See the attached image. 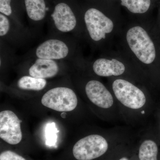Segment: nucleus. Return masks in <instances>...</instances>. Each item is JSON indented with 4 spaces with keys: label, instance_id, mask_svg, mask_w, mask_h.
<instances>
[{
    "label": "nucleus",
    "instance_id": "nucleus-1",
    "mask_svg": "<svg viewBox=\"0 0 160 160\" xmlns=\"http://www.w3.org/2000/svg\"><path fill=\"white\" fill-rule=\"evenodd\" d=\"M121 50L132 61L154 91L160 92V31L156 23L134 20L125 24Z\"/></svg>",
    "mask_w": 160,
    "mask_h": 160
},
{
    "label": "nucleus",
    "instance_id": "nucleus-2",
    "mask_svg": "<svg viewBox=\"0 0 160 160\" xmlns=\"http://www.w3.org/2000/svg\"><path fill=\"white\" fill-rule=\"evenodd\" d=\"M122 119L129 124L144 122L155 110L153 91L148 86L123 78H108V85Z\"/></svg>",
    "mask_w": 160,
    "mask_h": 160
},
{
    "label": "nucleus",
    "instance_id": "nucleus-3",
    "mask_svg": "<svg viewBox=\"0 0 160 160\" xmlns=\"http://www.w3.org/2000/svg\"><path fill=\"white\" fill-rule=\"evenodd\" d=\"M107 9L91 6L82 12L84 40L94 50L102 52L119 37L125 25L117 12Z\"/></svg>",
    "mask_w": 160,
    "mask_h": 160
},
{
    "label": "nucleus",
    "instance_id": "nucleus-4",
    "mask_svg": "<svg viewBox=\"0 0 160 160\" xmlns=\"http://www.w3.org/2000/svg\"><path fill=\"white\" fill-rule=\"evenodd\" d=\"M73 64L92 72L97 77L125 78L152 89L131 59L121 49L117 51L107 49L92 61L85 59L82 56Z\"/></svg>",
    "mask_w": 160,
    "mask_h": 160
},
{
    "label": "nucleus",
    "instance_id": "nucleus-5",
    "mask_svg": "<svg viewBox=\"0 0 160 160\" xmlns=\"http://www.w3.org/2000/svg\"><path fill=\"white\" fill-rule=\"evenodd\" d=\"M82 55L77 39L67 35H51L28 52L23 59L39 58L73 62Z\"/></svg>",
    "mask_w": 160,
    "mask_h": 160
},
{
    "label": "nucleus",
    "instance_id": "nucleus-6",
    "mask_svg": "<svg viewBox=\"0 0 160 160\" xmlns=\"http://www.w3.org/2000/svg\"><path fill=\"white\" fill-rule=\"evenodd\" d=\"M51 35H72L78 40H84L82 14H78L67 2H58L50 16Z\"/></svg>",
    "mask_w": 160,
    "mask_h": 160
},
{
    "label": "nucleus",
    "instance_id": "nucleus-7",
    "mask_svg": "<svg viewBox=\"0 0 160 160\" xmlns=\"http://www.w3.org/2000/svg\"><path fill=\"white\" fill-rule=\"evenodd\" d=\"M127 134L120 129H109L104 134H92L78 141L72 149L74 158L78 160H92L106 154L110 142Z\"/></svg>",
    "mask_w": 160,
    "mask_h": 160
},
{
    "label": "nucleus",
    "instance_id": "nucleus-8",
    "mask_svg": "<svg viewBox=\"0 0 160 160\" xmlns=\"http://www.w3.org/2000/svg\"><path fill=\"white\" fill-rule=\"evenodd\" d=\"M83 89L88 100L104 112L107 121L115 122L122 119L111 90L98 78L87 79L83 85Z\"/></svg>",
    "mask_w": 160,
    "mask_h": 160
},
{
    "label": "nucleus",
    "instance_id": "nucleus-9",
    "mask_svg": "<svg viewBox=\"0 0 160 160\" xmlns=\"http://www.w3.org/2000/svg\"><path fill=\"white\" fill-rule=\"evenodd\" d=\"M43 106L59 112L74 110L78 106L77 96L71 88L59 86L49 89L42 98Z\"/></svg>",
    "mask_w": 160,
    "mask_h": 160
},
{
    "label": "nucleus",
    "instance_id": "nucleus-10",
    "mask_svg": "<svg viewBox=\"0 0 160 160\" xmlns=\"http://www.w3.org/2000/svg\"><path fill=\"white\" fill-rule=\"evenodd\" d=\"M31 32L26 27L17 24L8 17L0 13V40L17 48L24 46L30 40Z\"/></svg>",
    "mask_w": 160,
    "mask_h": 160
},
{
    "label": "nucleus",
    "instance_id": "nucleus-11",
    "mask_svg": "<svg viewBox=\"0 0 160 160\" xmlns=\"http://www.w3.org/2000/svg\"><path fill=\"white\" fill-rule=\"evenodd\" d=\"M22 65L26 66L29 76L44 79L54 78L60 73L65 61L33 58L23 59Z\"/></svg>",
    "mask_w": 160,
    "mask_h": 160
},
{
    "label": "nucleus",
    "instance_id": "nucleus-12",
    "mask_svg": "<svg viewBox=\"0 0 160 160\" xmlns=\"http://www.w3.org/2000/svg\"><path fill=\"white\" fill-rule=\"evenodd\" d=\"M20 120L13 112L4 110L0 112V138L10 145H16L22 138Z\"/></svg>",
    "mask_w": 160,
    "mask_h": 160
},
{
    "label": "nucleus",
    "instance_id": "nucleus-13",
    "mask_svg": "<svg viewBox=\"0 0 160 160\" xmlns=\"http://www.w3.org/2000/svg\"><path fill=\"white\" fill-rule=\"evenodd\" d=\"M143 136L139 147V160H158L160 138L154 128L146 131Z\"/></svg>",
    "mask_w": 160,
    "mask_h": 160
},
{
    "label": "nucleus",
    "instance_id": "nucleus-14",
    "mask_svg": "<svg viewBox=\"0 0 160 160\" xmlns=\"http://www.w3.org/2000/svg\"><path fill=\"white\" fill-rule=\"evenodd\" d=\"M27 16L32 26H40L46 16L47 8L45 0H24Z\"/></svg>",
    "mask_w": 160,
    "mask_h": 160
},
{
    "label": "nucleus",
    "instance_id": "nucleus-15",
    "mask_svg": "<svg viewBox=\"0 0 160 160\" xmlns=\"http://www.w3.org/2000/svg\"><path fill=\"white\" fill-rule=\"evenodd\" d=\"M120 5L125 7L129 13L136 16L135 20H147L152 7V0H119Z\"/></svg>",
    "mask_w": 160,
    "mask_h": 160
},
{
    "label": "nucleus",
    "instance_id": "nucleus-16",
    "mask_svg": "<svg viewBox=\"0 0 160 160\" xmlns=\"http://www.w3.org/2000/svg\"><path fill=\"white\" fill-rule=\"evenodd\" d=\"M47 84L46 79L26 75L19 79L17 86L19 89L24 91H40L46 88Z\"/></svg>",
    "mask_w": 160,
    "mask_h": 160
},
{
    "label": "nucleus",
    "instance_id": "nucleus-17",
    "mask_svg": "<svg viewBox=\"0 0 160 160\" xmlns=\"http://www.w3.org/2000/svg\"><path fill=\"white\" fill-rule=\"evenodd\" d=\"M59 132L54 122L46 124L45 129L46 145L49 147H56L58 141L57 133Z\"/></svg>",
    "mask_w": 160,
    "mask_h": 160
},
{
    "label": "nucleus",
    "instance_id": "nucleus-18",
    "mask_svg": "<svg viewBox=\"0 0 160 160\" xmlns=\"http://www.w3.org/2000/svg\"><path fill=\"white\" fill-rule=\"evenodd\" d=\"M13 0H0V13L10 18L18 24L13 8Z\"/></svg>",
    "mask_w": 160,
    "mask_h": 160
},
{
    "label": "nucleus",
    "instance_id": "nucleus-19",
    "mask_svg": "<svg viewBox=\"0 0 160 160\" xmlns=\"http://www.w3.org/2000/svg\"><path fill=\"white\" fill-rule=\"evenodd\" d=\"M0 160H26L22 157L13 152L7 150L0 155Z\"/></svg>",
    "mask_w": 160,
    "mask_h": 160
},
{
    "label": "nucleus",
    "instance_id": "nucleus-20",
    "mask_svg": "<svg viewBox=\"0 0 160 160\" xmlns=\"http://www.w3.org/2000/svg\"><path fill=\"white\" fill-rule=\"evenodd\" d=\"M155 111L156 119V125L154 129L160 138V104L157 105Z\"/></svg>",
    "mask_w": 160,
    "mask_h": 160
},
{
    "label": "nucleus",
    "instance_id": "nucleus-21",
    "mask_svg": "<svg viewBox=\"0 0 160 160\" xmlns=\"http://www.w3.org/2000/svg\"><path fill=\"white\" fill-rule=\"evenodd\" d=\"M156 23L157 26L158 28L159 29L160 31V12H159V13L158 19L157 20Z\"/></svg>",
    "mask_w": 160,
    "mask_h": 160
},
{
    "label": "nucleus",
    "instance_id": "nucleus-22",
    "mask_svg": "<svg viewBox=\"0 0 160 160\" xmlns=\"http://www.w3.org/2000/svg\"><path fill=\"white\" fill-rule=\"evenodd\" d=\"M118 160H129V159L126 157H122L120 158Z\"/></svg>",
    "mask_w": 160,
    "mask_h": 160
}]
</instances>
